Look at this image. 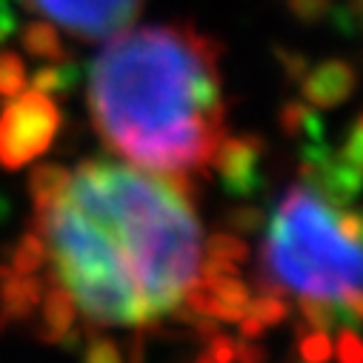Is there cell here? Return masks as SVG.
<instances>
[{"mask_svg": "<svg viewBox=\"0 0 363 363\" xmlns=\"http://www.w3.org/2000/svg\"><path fill=\"white\" fill-rule=\"evenodd\" d=\"M332 6H335L332 0H286L289 15L295 21H301V23H306V26L326 21L329 12H332Z\"/></svg>", "mask_w": 363, "mask_h": 363, "instance_id": "obj_19", "label": "cell"}, {"mask_svg": "<svg viewBox=\"0 0 363 363\" xmlns=\"http://www.w3.org/2000/svg\"><path fill=\"white\" fill-rule=\"evenodd\" d=\"M60 109L38 89L15 95L0 112V169L18 172L43 152H49L60 132Z\"/></svg>", "mask_w": 363, "mask_h": 363, "instance_id": "obj_4", "label": "cell"}, {"mask_svg": "<svg viewBox=\"0 0 363 363\" xmlns=\"http://www.w3.org/2000/svg\"><path fill=\"white\" fill-rule=\"evenodd\" d=\"M21 43L23 52L35 60H66V49L60 43L57 29L49 21H32L21 29Z\"/></svg>", "mask_w": 363, "mask_h": 363, "instance_id": "obj_12", "label": "cell"}, {"mask_svg": "<svg viewBox=\"0 0 363 363\" xmlns=\"http://www.w3.org/2000/svg\"><path fill=\"white\" fill-rule=\"evenodd\" d=\"M29 83L23 57L15 52H0V98H15Z\"/></svg>", "mask_w": 363, "mask_h": 363, "instance_id": "obj_16", "label": "cell"}, {"mask_svg": "<svg viewBox=\"0 0 363 363\" xmlns=\"http://www.w3.org/2000/svg\"><path fill=\"white\" fill-rule=\"evenodd\" d=\"M40 315H43V337L52 343H66V337L74 332L77 306L66 286H49L40 298Z\"/></svg>", "mask_w": 363, "mask_h": 363, "instance_id": "obj_9", "label": "cell"}, {"mask_svg": "<svg viewBox=\"0 0 363 363\" xmlns=\"http://www.w3.org/2000/svg\"><path fill=\"white\" fill-rule=\"evenodd\" d=\"M74 306L98 326L172 315L198 281L203 232L189 177L83 160L32 226Z\"/></svg>", "mask_w": 363, "mask_h": 363, "instance_id": "obj_1", "label": "cell"}, {"mask_svg": "<svg viewBox=\"0 0 363 363\" xmlns=\"http://www.w3.org/2000/svg\"><path fill=\"white\" fill-rule=\"evenodd\" d=\"M83 363H123V357H121L115 340L95 337L92 343H89V349H86V360Z\"/></svg>", "mask_w": 363, "mask_h": 363, "instance_id": "obj_22", "label": "cell"}, {"mask_svg": "<svg viewBox=\"0 0 363 363\" xmlns=\"http://www.w3.org/2000/svg\"><path fill=\"white\" fill-rule=\"evenodd\" d=\"M357 72L346 60H326L318 69H309L301 80L303 98L312 109H335L354 95Z\"/></svg>", "mask_w": 363, "mask_h": 363, "instance_id": "obj_7", "label": "cell"}, {"mask_svg": "<svg viewBox=\"0 0 363 363\" xmlns=\"http://www.w3.org/2000/svg\"><path fill=\"white\" fill-rule=\"evenodd\" d=\"M18 4H21V0H18Z\"/></svg>", "mask_w": 363, "mask_h": 363, "instance_id": "obj_28", "label": "cell"}, {"mask_svg": "<svg viewBox=\"0 0 363 363\" xmlns=\"http://www.w3.org/2000/svg\"><path fill=\"white\" fill-rule=\"evenodd\" d=\"M0 281H4L0 284V332H4L38 309L43 298V281L35 275H12V272Z\"/></svg>", "mask_w": 363, "mask_h": 363, "instance_id": "obj_8", "label": "cell"}, {"mask_svg": "<svg viewBox=\"0 0 363 363\" xmlns=\"http://www.w3.org/2000/svg\"><path fill=\"white\" fill-rule=\"evenodd\" d=\"M43 263H46V243H43V238L32 229V232H26V235L18 240V246H15V252H12L9 272H12V275H35V272H38Z\"/></svg>", "mask_w": 363, "mask_h": 363, "instance_id": "obj_14", "label": "cell"}, {"mask_svg": "<svg viewBox=\"0 0 363 363\" xmlns=\"http://www.w3.org/2000/svg\"><path fill=\"white\" fill-rule=\"evenodd\" d=\"M206 257H215V260H229L235 266L246 263L249 260V246L238 238V235H223V232H215L209 240H206Z\"/></svg>", "mask_w": 363, "mask_h": 363, "instance_id": "obj_17", "label": "cell"}, {"mask_svg": "<svg viewBox=\"0 0 363 363\" xmlns=\"http://www.w3.org/2000/svg\"><path fill=\"white\" fill-rule=\"evenodd\" d=\"M266 140L257 132L232 135L223 138L212 155L215 172L220 177V186L232 198H257L266 189V174H263V157H266Z\"/></svg>", "mask_w": 363, "mask_h": 363, "instance_id": "obj_6", "label": "cell"}, {"mask_svg": "<svg viewBox=\"0 0 363 363\" xmlns=\"http://www.w3.org/2000/svg\"><path fill=\"white\" fill-rule=\"evenodd\" d=\"M69 169L57 166V163H43V166H35L32 174H29V195H32V203H35V215H43L66 189L69 184Z\"/></svg>", "mask_w": 363, "mask_h": 363, "instance_id": "obj_11", "label": "cell"}, {"mask_svg": "<svg viewBox=\"0 0 363 363\" xmlns=\"http://www.w3.org/2000/svg\"><path fill=\"white\" fill-rule=\"evenodd\" d=\"M275 60H278V66L284 69V74L289 80H303V74L309 72V60L301 52H295V49L275 46Z\"/></svg>", "mask_w": 363, "mask_h": 363, "instance_id": "obj_21", "label": "cell"}, {"mask_svg": "<svg viewBox=\"0 0 363 363\" xmlns=\"http://www.w3.org/2000/svg\"><path fill=\"white\" fill-rule=\"evenodd\" d=\"M235 360H238V363H263V360H266V349L257 346L255 340L240 337V340L235 343Z\"/></svg>", "mask_w": 363, "mask_h": 363, "instance_id": "obj_25", "label": "cell"}, {"mask_svg": "<svg viewBox=\"0 0 363 363\" xmlns=\"http://www.w3.org/2000/svg\"><path fill=\"white\" fill-rule=\"evenodd\" d=\"M198 363H215V357H212V354H209V352H203V354H201V357H198Z\"/></svg>", "mask_w": 363, "mask_h": 363, "instance_id": "obj_27", "label": "cell"}, {"mask_svg": "<svg viewBox=\"0 0 363 363\" xmlns=\"http://www.w3.org/2000/svg\"><path fill=\"white\" fill-rule=\"evenodd\" d=\"M223 220H226L229 229H235V232H240V235H249V232H257L266 218H263V212H260L257 206L243 203V206H232V209L223 215Z\"/></svg>", "mask_w": 363, "mask_h": 363, "instance_id": "obj_20", "label": "cell"}, {"mask_svg": "<svg viewBox=\"0 0 363 363\" xmlns=\"http://www.w3.org/2000/svg\"><path fill=\"white\" fill-rule=\"evenodd\" d=\"M220 43L192 23L123 29L89 66V115L132 166L192 177L226 132Z\"/></svg>", "mask_w": 363, "mask_h": 363, "instance_id": "obj_2", "label": "cell"}, {"mask_svg": "<svg viewBox=\"0 0 363 363\" xmlns=\"http://www.w3.org/2000/svg\"><path fill=\"white\" fill-rule=\"evenodd\" d=\"M298 354L303 363H329L332 360V340L320 329H309L298 340Z\"/></svg>", "mask_w": 363, "mask_h": 363, "instance_id": "obj_18", "label": "cell"}, {"mask_svg": "<svg viewBox=\"0 0 363 363\" xmlns=\"http://www.w3.org/2000/svg\"><path fill=\"white\" fill-rule=\"evenodd\" d=\"M243 315L252 318L255 323H260V326L266 329V326H278V323H284L286 315H289V306H286V301H284L281 295H275V292H263V295H257V298H249Z\"/></svg>", "mask_w": 363, "mask_h": 363, "instance_id": "obj_15", "label": "cell"}, {"mask_svg": "<svg viewBox=\"0 0 363 363\" xmlns=\"http://www.w3.org/2000/svg\"><path fill=\"white\" fill-rule=\"evenodd\" d=\"M281 129L301 140V146H312V143H323L326 140V129H323V121L318 115V109H312L309 104L303 101H289L284 109H281Z\"/></svg>", "mask_w": 363, "mask_h": 363, "instance_id": "obj_10", "label": "cell"}, {"mask_svg": "<svg viewBox=\"0 0 363 363\" xmlns=\"http://www.w3.org/2000/svg\"><path fill=\"white\" fill-rule=\"evenodd\" d=\"M18 29H21V23H18L15 12L9 9V0H0V43H6Z\"/></svg>", "mask_w": 363, "mask_h": 363, "instance_id": "obj_26", "label": "cell"}, {"mask_svg": "<svg viewBox=\"0 0 363 363\" xmlns=\"http://www.w3.org/2000/svg\"><path fill=\"white\" fill-rule=\"evenodd\" d=\"M77 80H80V69H77V63H72V60H55L52 66H40L32 77H29V83H32V89H38V92H43V95H66V92H72V89L77 86Z\"/></svg>", "mask_w": 363, "mask_h": 363, "instance_id": "obj_13", "label": "cell"}, {"mask_svg": "<svg viewBox=\"0 0 363 363\" xmlns=\"http://www.w3.org/2000/svg\"><path fill=\"white\" fill-rule=\"evenodd\" d=\"M29 12H40L80 40H106L129 29L143 0H21Z\"/></svg>", "mask_w": 363, "mask_h": 363, "instance_id": "obj_5", "label": "cell"}, {"mask_svg": "<svg viewBox=\"0 0 363 363\" xmlns=\"http://www.w3.org/2000/svg\"><path fill=\"white\" fill-rule=\"evenodd\" d=\"M337 360L340 363H360V340L352 326H343L337 335Z\"/></svg>", "mask_w": 363, "mask_h": 363, "instance_id": "obj_23", "label": "cell"}, {"mask_svg": "<svg viewBox=\"0 0 363 363\" xmlns=\"http://www.w3.org/2000/svg\"><path fill=\"white\" fill-rule=\"evenodd\" d=\"M257 278L263 292L335 303L352 329L360 320V240L343 232L340 209L303 180L269 218Z\"/></svg>", "mask_w": 363, "mask_h": 363, "instance_id": "obj_3", "label": "cell"}, {"mask_svg": "<svg viewBox=\"0 0 363 363\" xmlns=\"http://www.w3.org/2000/svg\"><path fill=\"white\" fill-rule=\"evenodd\" d=\"M206 352L215 357V363H232L235 360V340L229 335H212Z\"/></svg>", "mask_w": 363, "mask_h": 363, "instance_id": "obj_24", "label": "cell"}]
</instances>
